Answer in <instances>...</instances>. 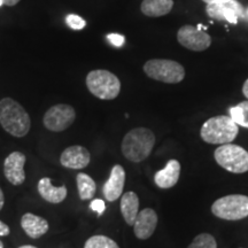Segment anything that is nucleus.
<instances>
[{
    "mask_svg": "<svg viewBox=\"0 0 248 248\" xmlns=\"http://www.w3.org/2000/svg\"><path fill=\"white\" fill-rule=\"evenodd\" d=\"M0 124L5 131L14 137L27 136L31 126V120L27 110L12 98L0 100Z\"/></svg>",
    "mask_w": 248,
    "mask_h": 248,
    "instance_id": "nucleus-1",
    "label": "nucleus"
},
{
    "mask_svg": "<svg viewBox=\"0 0 248 248\" xmlns=\"http://www.w3.org/2000/svg\"><path fill=\"white\" fill-rule=\"evenodd\" d=\"M155 145V135L147 128H135L124 136L121 150L131 162L138 163L147 159Z\"/></svg>",
    "mask_w": 248,
    "mask_h": 248,
    "instance_id": "nucleus-2",
    "label": "nucleus"
},
{
    "mask_svg": "<svg viewBox=\"0 0 248 248\" xmlns=\"http://www.w3.org/2000/svg\"><path fill=\"white\" fill-rule=\"evenodd\" d=\"M239 133V125L230 116L210 117L201 126L200 136L203 141L213 145L231 144Z\"/></svg>",
    "mask_w": 248,
    "mask_h": 248,
    "instance_id": "nucleus-3",
    "label": "nucleus"
},
{
    "mask_svg": "<svg viewBox=\"0 0 248 248\" xmlns=\"http://www.w3.org/2000/svg\"><path fill=\"white\" fill-rule=\"evenodd\" d=\"M86 86L93 95L101 100H113L121 91L119 77L104 69L90 71L86 76Z\"/></svg>",
    "mask_w": 248,
    "mask_h": 248,
    "instance_id": "nucleus-4",
    "label": "nucleus"
},
{
    "mask_svg": "<svg viewBox=\"0 0 248 248\" xmlns=\"http://www.w3.org/2000/svg\"><path fill=\"white\" fill-rule=\"evenodd\" d=\"M145 74L152 79L167 84H177L185 77V69L178 62L166 59H153L144 64Z\"/></svg>",
    "mask_w": 248,
    "mask_h": 248,
    "instance_id": "nucleus-5",
    "label": "nucleus"
},
{
    "mask_svg": "<svg viewBox=\"0 0 248 248\" xmlns=\"http://www.w3.org/2000/svg\"><path fill=\"white\" fill-rule=\"evenodd\" d=\"M212 213L225 221H239L248 216V197L230 194L217 199L212 206Z\"/></svg>",
    "mask_w": 248,
    "mask_h": 248,
    "instance_id": "nucleus-6",
    "label": "nucleus"
},
{
    "mask_svg": "<svg viewBox=\"0 0 248 248\" xmlns=\"http://www.w3.org/2000/svg\"><path fill=\"white\" fill-rule=\"evenodd\" d=\"M218 166L233 173L248 171V152L241 146L233 144L221 145L214 153Z\"/></svg>",
    "mask_w": 248,
    "mask_h": 248,
    "instance_id": "nucleus-7",
    "label": "nucleus"
},
{
    "mask_svg": "<svg viewBox=\"0 0 248 248\" xmlns=\"http://www.w3.org/2000/svg\"><path fill=\"white\" fill-rule=\"evenodd\" d=\"M75 119L76 113L73 107L66 104H59L46 111L43 123L49 131L61 132L69 128Z\"/></svg>",
    "mask_w": 248,
    "mask_h": 248,
    "instance_id": "nucleus-8",
    "label": "nucleus"
},
{
    "mask_svg": "<svg viewBox=\"0 0 248 248\" xmlns=\"http://www.w3.org/2000/svg\"><path fill=\"white\" fill-rule=\"evenodd\" d=\"M206 13L214 20L237 24L240 18H244L245 7L237 0H225L207 5Z\"/></svg>",
    "mask_w": 248,
    "mask_h": 248,
    "instance_id": "nucleus-9",
    "label": "nucleus"
},
{
    "mask_svg": "<svg viewBox=\"0 0 248 248\" xmlns=\"http://www.w3.org/2000/svg\"><path fill=\"white\" fill-rule=\"evenodd\" d=\"M177 40L185 48L202 52L212 45V37L193 26H183L177 32Z\"/></svg>",
    "mask_w": 248,
    "mask_h": 248,
    "instance_id": "nucleus-10",
    "label": "nucleus"
},
{
    "mask_svg": "<svg viewBox=\"0 0 248 248\" xmlns=\"http://www.w3.org/2000/svg\"><path fill=\"white\" fill-rule=\"evenodd\" d=\"M26 160V155L21 152H13L5 159L4 173L11 184L21 185L26 181V172H24Z\"/></svg>",
    "mask_w": 248,
    "mask_h": 248,
    "instance_id": "nucleus-11",
    "label": "nucleus"
},
{
    "mask_svg": "<svg viewBox=\"0 0 248 248\" xmlns=\"http://www.w3.org/2000/svg\"><path fill=\"white\" fill-rule=\"evenodd\" d=\"M90 161H91L90 152L79 145L67 147L60 156L61 164L68 169H83L89 166Z\"/></svg>",
    "mask_w": 248,
    "mask_h": 248,
    "instance_id": "nucleus-12",
    "label": "nucleus"
},
{
    "mask_svg": "<svg viewBox=\"0 0 248 248\" xmlns=\"http://www.w3.org/2000/svg\"><path fill=\"white\" fill-rule=\"evenodd\" d=\"M124 184H125V171L122 166L115 164L111 169L109 178L105 183L104 188H102L106 200L113 202L119 199L123 193Z\"/></svg>",
    "mask_w": 248,
    "mask_h": 248,
    "instance_id": "nucleus-13",
    "label": "nucleus"
},
{
    "mask_svg": "<svg viewBox=\"0 0 248 248\" xmlns=\"http://www.w3.org/2000/svg\"><path fill=\"white\" fill-rule=\"evenodd\" d=\"M157 225V215L156 212L152 208H145L138 213L135 224H133V231L135 235L140 240H146L154 233Z\"/></svg>",
    "mask_w": 248,
    "mask_h": 248,
    "instance_id": "nucleus-14",
    "label": "nucleus"
},
{
    "mask_svg": "<svg viewBox=\"0 0 248 248\" xmlns=\"http://www.w3.org/2000/svg\"><path fill=\"white\" fill-rule=\"evenodd\" d=\"M181 176V163L177 160H169L166 167L154 176L155 184L160 188H171L177 184Z\"/></svg>",
    "mask_w": 248,
    "mask_h": 248,
    "instance_id": "nucleus-15",
    "label": "nucleus"
},
{
    "mask_svg": "<svg viewBox=\"0 0 248 248\" xmlns=\"http://www.w3.org/2000/svg\"><path fill=\"white\" fill-rule=\"evenodd\" d=\"M21 226L30 238L37 239L44 235L48 230V223L43 217L27 213L21 218Z\"/></svg>",
    "mask_w": 248,
    "mask_h": 248,
    "instance_id": "nucleus-16",
    "label": "nucleus"
},
{
    "mask_svg": "<svg viewBox=\"0 0 248 248\" xmlns=\"http://www.w3.org/2000/svg\"><path fill=\"white\" fill-rule=\"evenodd\" d=\"M38 192L43 199L51 203H60L66 199L67 187L66 186H59L54 187L52 185L51 179L48 177L42 178L38 182Z\"/></svg>",
    "mask_w": 248,
    "mask_h": 248,
    "instance_id": "nucleus-17",
    "label": "nucleus"
},
{
    "mask_svg": "<svg viewBox=\"0 0 248 248\" xmlns=\"http://www.w3.org/2000/svg\"><path fill=\"white\" fill-rule=\"evenodd\" d=\"M121 213L128 225H133L139 213V198L135 192H126L121 198Z\"/></svg>",
    "mask_w": 248,
    "mask_h": 248,
    "instance_id": "nucleus-18",
    "label": "nucleus"
},
{
    "mask_svg": "<svg viewBox=\"0 0 248 248\" xmlns=\"http://www.w3.org/2000/svg\"><path fill=\"white\" fill-rule=\"evenodd\" d=\"M173 8V0H142L141 13L148 17H160L169 14Z\"/></svg>",
    "mask_w": 248,
    "mask_h": 248,
    "instance_id": "nucleus-19",
    "label": "nucleus"
},
{
    "mask_svg": "<svg viewBox=\"0 0 248 248\" xmlns=\"http://www.w3.org/2000/svg\"><path fill=\"white\" fill-rule=\"evenodd\" d=\"M76 183L80 199L91 200L94 197L95 191H97V185H95V182L90 177L88 173H78L76 177Z\"/></svg>",
    "mask_w": 248,
    "mask_h": 248,
    "instance_id": "nucleus-20",
    "label": "nucleus"
},
{
    "mask_svg": "<svg viewBox=\"0 0 248 248\" xmlns=\"http://www.w3.org/2000/svg\"><path fill=\"white\" fill-rule=\"evenodd\" d=\"M230 117L239 126L248 129V100L238 104L229 109Z\"/></svg>",
    "mask_w": 248,
    "mask_h": 248,
    "instance_id": "nucleus-21",
    "label": "nucleus"
},
{
    "mask_svg": "<svg viewBox=\"0 0 248 248\" xmlns=\"http://www.w3.org/2000/svg\"><path fill=\"white\" fill-rule=\"evenodd\" d=\"M84 248H120L115 241L106 235H93L89 238Z\"/></svg>",
    "mask_w": 248,
    "mask_h": 248,
    "instance_id": "nucleus-22",
    "label": "nucleus"
},
{
    "mask_svg": "<svg viewBox=\"0 0 248 248\" xmlns=\"http://www.w3.org/2000/svg\"><path fill=\"white\" fill-rule=\"evenodd\" d=\"M187 248H217V243L212 234L201 233L194 238Z\"/></svg>",
    "mask_w": 248,
    "mask_h": 248,
    "instance_id": "nucleus-23",
    "label": "nucleus"
},
{
    "mask_svg": "<svg viewBox=\"0 0 248 248\" xmlns=\"http://www.w3.org/2000/svg\"><path fill=\"white\" fill-rule=\"evenodd\" d=\"M66 23L74 30H82L86 26V22L78 15L70 14L66 17Z\"/></svg>",
    "mask_w": 248,
    "mask_h": 248,
    "instance_id": "nucleus-24",
    "label": "nucleus"
},
{
    "mask_svg": "<svg viewBox=\"0 0 248 248\" xmlns=\"http://www.w3.org/2000/svg\"><path fill=\"white\" fill-rule=\"evenodd\" d=\"M90 207H91L92 210H94V212H97L99 215H102L105 212V209H106V204H105L104 200L101 199H94L90 204Z\"/></svg>",
    "mask_w": 248,
    "mask_h": 248,
    "instance_id": "nucleus-25",
    "label": "nucleus"
},
{
    "mask_svg": "<svg viewBox=\"0 0 248 248\" xmlns=\"http://www.w3.org/2000/svg\"><path fill=\"white\" fill-rule=\"evenodd\" d=\"M107 38L111 43V44H113L114 46H116V47L122 46L124 44V42H125L124 36L119 35V33H110V35L107 36Z\"/></svg>",
    "mask_w": 248,
    "mask_h": 248,
    "instance_id": "nucleus-26",
    "label": "nucleus"
},
{
    "mask_svg": "<svg viewBox=\"0 0 248 248\" xmlns=\"http://www.w3.org/2000/svg\"><path fill=\"white\" fill-rule=\"evenodd\" d=\"M11 233V229L7 224H5L4 222L0 221V237H5V235H8Z\"/></svg>",
    "mask_w": 248,
    "mask_h": 248,
    "instance_id": "nucleus-27",
    "label": "nucleus"
},
{
    "mask_svg": "<svg viewBox=\"0 0 248 248\" xmlns=\"http://www.w3.org/2000/svg\"><path fill=\"white\" fill-rule=\"evenodd\" d=\"M243 93L244 95L246 97V99L248 100V79L245 80L244 85H243Z\"/></svg>",
    "mask_w": 248,
    "mask_h": 248,
    "instance_id": "nucleus-28",
    "label": "nucleus"
},
{
    "mask_svg": "<svg viewBox=\"0 0 248 248\" xmlns=\"http://www.w3.org/2000/svg\"><path fill=\"white\" fill-rule=\"evenodd\" d=\"M2 1L6 6H15L17 2H20V0H2Z\"/></svg>",
    "mask_w": 248,
    "mask_h": 248,
    "instance_id": "nucleus-29",
    "label": "nucleus"
},
{
    "mask_svg": "<svg viewBox=\"0 0 248 248\" xmlns=\"http://www.w3.org/2000/svg\"><path fill=\"white\" fill-rule=\"evenodd\" d=\"M4 204H5V197H4V193H2V190L0 188V210L2 209Z\"/></svg>",
    "mask_w": 248,
    "mask_h": 248,
    "instance_id": "nucleus-30",
    "label": "nucleus"
},
{
    "mask_svg": "<svg viewBox=\"0 0 248 248\" xmlns=\"http://www.w3.org/2000/svg\"><path fill=\"white\" fill-rule=\"evenodd\" d=\"M203 2H206L207 5L209 4H215V2H221V1H225V0H202Z\"/></svg>",
    "mask_w": 248,
    "mask_h": 248,
    "instance_id": "nucleus-31",
    "label": "nucleus"
},
{
    "mask_svg": "<svg viewBox=\"0 0 248 248\" xmlns=\"http://www.w3.org/2000/svg\"><path fill=\"white\" fill-rule=\"evenodd\" d=\"M244 20L248 21V7L245 8V14H244Z\"/></svg>",
    "mask_w": 248,
    "mask_h": 248,
    "instance_id": "nucleus-32",
    "label": "nucleus"
},
{
    "mask_svg": "<svg viewBox=\"0 0 248 248\" xmlns=\"http://www.w3.org/2000/svg\"><path fill=\"white\" fill-rule=\"evenodd\" d=\"M18 248H37V247L31 246V245H24V246H21V247H18Z\"/></svg>",
    "mask_w": 248,
    "mask_h": 248,
    "instance_id": "nucleus-33",
    "label": "nucleus"
},
{
    "mask_svg": "<svg viewBox=\"0 0 248 248\" xmlns=\"http://www.w3.org/2000/svg\"><path fill=\"white\" fill-rule=\"evenodd\" d=\"M0 248H4V244H2L1 240H0Z\"/></svg>",
    "mask_w": 248,
    "mask_h": 248,
    "instance_id": "nucleus-34",
    "label": "nucleus"
},
{
    "mask_svg": "<svg viewBox=\"0 0 248 248\" xmlns=\"http://www.w3.org/2000/svg\"><path fill=\"white\" fill-rule=\"evenodd\" d=\"M2 5H4V1H2V0H0V7H1Z\"/></svg>",
    "mask_w": 248,
    "mask_h": 248,
    "instance_id": "nucleus-35",
    "label": "nucleus"
}]
</instances>
